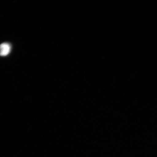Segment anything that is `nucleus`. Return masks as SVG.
Masks as SVG:
<instances>
[{
    "label": "nucleus",
    "instance_id": "nucleus-1",
    "mask_svg": "<svg viewBox=\"0 0 157 157\" xmlns=\"http://www.w3.org/2000/svg\"><path fill=\"white\" fill-rule=\"evenodd\" d=\"M11 46L9 43H3L0 45V56H6L11 52Z\"/></svg>",
    "mask_w": 157,
    "mask_h": 157
}]
</instances>
